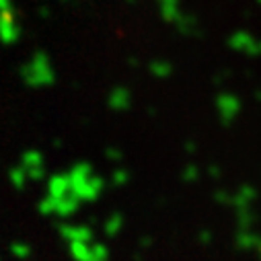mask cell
<instances>
[{"label":"cell","instance_id":"cell-1","mask_svg":"<svg viewBox=\"0 0 261 261\" xmlns=\"http://www.w3.org/2000/svg\"><path fill=\"white\" fill-rule=\"evenodd\" d=\"M156 11L167 25L175 27L183 35H193L198 31V21L183 9L181 0H156Z\"/></svg>","mask_w":261,"mask_h":261},{"label":"cell","instance_id":"cell-2","mask_svg":"<svg viewBox=\"0 0 261 261\" xmlns=\"http://www.w3.org/2000/svg\"><path fill=\"white\" fill-rule=\"evenodd\" d=\"M214 109H216L218 119L224 125H230V123H234L241 117V113H243V101L234 93H220L214 99Z\"/></svg>","mask_w":261,"mask_h":261},{"label":"cell","instance_id":"cell-3","mask_svg":"<svg viewBox=\"0 0 261 261\" xmlns=\"http://www.w3.org/2000/svg\"><path fill=\"white\" fill-rule=\"evenodd\" d=\"M228 47L237 54L259 58L261 56V37H255L249 31H234L228 37Z\"/></svg>","mask_w":261,"mask_h":261},{"label":"cell","instance_id":"cell-4","mask_svg":"<svg viewBox=\"0 0 261 261\" xmlns=\"http://www.w3.org/2000/svg\"><path fill=\"white\" fill-rule=\"evenodd\" d=\"M107 103L113 111H127L132 107V91L125 87H113L107 97Z\"/></svg>","mask_w":261,"mask_h":261},{"label":"cell","instance_id":"cell-5","mask_svg":"<svg viewBox=\"0 0 261 261\" xmlns=\"http://www.w3.org/2000/svg\"><path fill=\"white\" fill-rule=\"evenodd\" d=\"M148 72H150L154 79H169L171 72H173V66H171L167 60L156 58V60H152V62L148 64Z\"/></svg>","mask_w":261,"mask_h":261},{"label":"cell","instance_id":"cell-6","mask_svg":"<svg viewBox=\"0 0 261 261\" xmlns=\"http://www.w3.org/2000/svg\"><path fill=\"white\" fill-rule=\"evenodd\" d=\"M257 97H259V101H261V91H259V93H257Z\"/></svg>","mask_w":261,"mask_h":261},{"label":"cell","instance_id":"cell-7","mask_svg":"<svg viewBox=\"0 0 261 261\" xmlns=\"http://www.w3.org/2000/svg\"><path fill=\"white\" fill-rule=\"evenodd\" d=\"M257 5H259V7H261V0H257Z\"/></svg>","mask_w":261,"mask_h":261}]
</instances>
